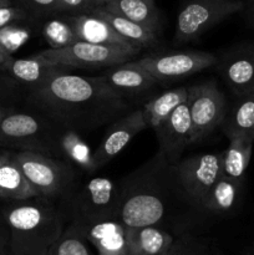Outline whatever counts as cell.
Instances as JSON below:
<instances>
[{
	"label": "cell",
	"mask_w": 254,
	"mask_h": 255,
	"mask_svg": "<svg viewBox=\"0 0 254 255\" xmlns=\"http://www.w3.org/2000/svg\"><path fill=\"white\" fill-rule=\"evenodd\" d=\"M27 107L64 129L89 133L132 111L101 76H81L57 66L41 82L24 89Z\"/></svg>",
	"instance_id": "cell-1"
},
{
	"label": "cell",
	"mask_w": 254,
	"mask_h": 255,
	"mask_svg": "<svg viewBox=\"0 0 254 255\" xmlns=\"http://www.w3.org/2000/svg\"><path fill=\"white\" fill-rule=\"evenodd\" d=\"M117 184L119 221L126 228L159 227L169 233L176 232V238L193 233L189 218L203 211L183 191L176 166L167 163L159 154H154Z\"/></svg>",
	"instance_id": "cell-2"
},
{
	"label": "cell",
	"mask_w": 254,
	"mask_h": 255,
	"mask_svg": "<svg viewBox=\"0 0 254 255\" xmlns=\"http://www.w3.org/2000/svg\"><path fill=\"white\" fill-rule=\"evenodd\" d=\"M9 228V255H46L67 226L57 202L34 197L1 209Z\"/></svg>",
	"instance_id": "cell-3"
},
{
	"label": "cell",
	"mask_w": 254,
	"mask_h": 255,
	"mask_svg": "<svg viewBox=\"0 0 254 255\" xmlns=\"http://www.w3.org/2000/svg\"><path fill=\"white\" fill-rule=\"evenodd\" d=\"M64 128L35 110H15L0 122V147L62 159Z\"/></svg>",
	"instance_id": "cell-4"
},
{
	"label": "cell",
	"mask_w": 254,
	"mask_h": 255,
	"mask_svg": "<svg viewBox=\"0 0 254 255\" xmlns=\"http://www.w3.org/2000/svg\"><path fill=\"white\" fill-rule=\"evenodd\" d=\"M119 201L117 182L106 177H95L87 181L80 179L74 191L57 203L64 212L67 224L81 227L119 221Z\"/></svg>",
	"instance_id": "cell-5"
},
{
	"label": "cell",
	"mask_w": 254,
	"mask_h": 255,
	"mask_svg": "<svg viewBox=\"0 0 254 255\" xmlns=\"http://www.w3.org/2000/svg\"><path fill=\"white\" fill-rule=\"evenodd\" d=\"M12 159L37 196L54 202L69 196L81 179L79 172L62 159L34 152H14Z\"/></svg>",
	"instance_id": "cell-6"
},
{
	"label": "cell",
	"mask_w": 254,
	"mask_h": 255,
	"mask_svg": "<svg viewBox=\"0 0 254 255\" xmlns=\"http://www.w3.org/2000/svg\"><path fill=\"white\" fill-rule=\"evenodd\" d=\"M138 52L139 49L136 47L105 46L76 41L62 49L42 50L36 55L46 64L66 70H105L107 67L127 62Z\"/></svg>",
	"instance_id": "cell-7"
},
{
	"label": "cell",
	"mask_w": 254,
	"mask_h": 255,
	"mask_svg": "<svg viewBox=\"0 0 254 255\" xmlns=\"http://www.w3.org/2000/svg\"><path fill=\"white\" fill-rule=\"evenodd\" d=\"M243 10L241 0H188L177 16L174 44L196 41L227 17Z\"/></svg>",
	"instance_id": "cell-8"
},
{
	"label": "cell",
	"mask_w": 254,
	"mask_h": 255,
	"mask_svg": "<svg viewBox=\"0 0 254 255\" xmlns=\"http://www.w3.org/2000/svg\"><path fill=\"white\" fill-rule=\"evenodd\" d=\"M187 105L192 125V144L203 141L221 127L228 112L226 96L213 80L188 86Z\"/></svg>",
	"instance_id": "cell-9"
},
{
	"label": "cell",
	"mask_w": 254,
	"mask_h": 255,
	"mask_svg": "<svg viewBox=\"0 0 254 255\" xmlns=\"http://www.w3.org/2000/svg\"><path fill=\"white\" fill-rule=\"evenodd\" d=\"M138 61L161 84L181 80L196 72L203 71L204 69L216 65L217 57L206 51L173 50L152 52Z\"/></svg>",
	"instance_id": "cell-10"
},
{
	"label": "cell",
	"mask_w": 254,
	"mask_h": 255,
	"mask_svg": "<svg viewBox=\"0 0 254 255\" xmlns=\"http://www.w3.org/2000/svg\"><path fill=\"white\" fill-rule=\"evenodd\" d=\"M221 157V153L193 154L176 164L182 188L198 208L202 209L203 198L222 177Z\"/></svg>",
	"instance_id": "cell-11"
},
{
	"label": "cell",
	"mask_w": 254,
	"mask_h": 255,
	"mask_svg": "<svg viewBox=\"0 0 254 255\" xmlns=\"http://www.w3.org/2000/svg\"><path fill=\"white\" fill-rule=\"evenodd\" d=\"M100 76L119 96L132 105L148 97L153 99L159 85L138 60L107 67Z\"/></svg>",
	"instance_id": "cell-12"
},
{
	"label": "cell",
	"mask_w": 254,
	"mask_h": 255,
	"mask_svg": "<svg viewBox=\"0 0 254 255\" xmlns=\"http://www.w3.org/2000/svg\"><path fill=\"white\" fill-rule=\"evenodd\" d=\"M217 69L236 97L254 92V41L229 47L217 59Z\"/></svg>",
	"instance_id": "cell-13"
},
{
	"label": "cell",
	"mask_w": 254,
	"mask_h": 255,
	"mask_svg": "<svg viewBox=\"0 0 254 255\" xmlns=\"http://www.w3.org/2000/svg\"><path fill=\"white\" fill-rule=\"evenodd\" d=\"M157 154L167 163L176 166L182 159L184 149L192 144V125L187 101L174 110L162 126L156 129Z\"/></svg>",
	"instance_id": "cell-14"
},
{
	"label": "cell",
	"mask_w": 254,
	"mask_h": 255,
	"mask_svg": "<svg viewBox=\"0 0 254 255\" xmlns=\"http://www.w3.org/2000/svg\"><path fill=\"white\" fill-rule=\"evenodd\" d=\"M146 128L147 124L142 109L132 110L121 119L112 122L100 146L94 151V164L96 171L106 166L137 133Z\"/></svg>",
	"instance_id": "cell-15"
},
{
	"label": "cell",
	"mask_w": 254,
	"mask_h": 255,
	"mask_svg": "<svg viewBox=\"0 0 254 255\" xmlns=\"http://www.w3.org/2000/svg\"><path fill=\"white\" fill-rule=\"evenodd\" d=\"M75 227L81 232L92 248H95L97 255H128L127 228L120 221H107Z\"/></svg>",
	"instance_id": "cell-16"
},
{
	"label": "cell",
	"mask_w": 254,
	"mask_h": 255,
	"mask_svg": "<svg viewBox=\"0 0 254 255\" xmlns=\"http://www.w3.org/2000/svg\"><path fill=\"white\" fill-rule=\"evenodd\" d=\"M64 17L67 24L71 26L77 41L105 45V46L134 47L124 37L120 36L105 20L95 15H64Z\"/></svg>",
	"instance_id": "cell-17"
},
{
	"label": "cell",
	"mask_w": 254,
	"mask_h": 255,
	"mask_svg": "<svg viewBox=\"0 0 254 255\" xmlns=\"http://www.w3.org/2000/svg\"><path fill=\"white\" fill-rule=\"evenodd\" d=\"M128 255H167L176 237L159 227L127 228Z\"/></svg>",
	"instance_id": "cell-18"
},
{
	"label": "cell",
	"mask_w": 254,
	"mask_h": 255,
	"mask_svg": "<svg viewBox=\"0 0 254 255\" xmlns=\"http://www.w3.org/2000/svg\"><path fill=\"white\" fill-rule=\"evenodd\" d=\"M91 14L105 20L120 36L124 37L127 42H129L132 46L137 47V49H148V47H154L158 45L157 34L142 25L125 19L120 15L112 14L102 7H97Z\"/></svg>",
	"instance_id": "cell-19"
},
{
	"label": "cell",
	"mask_w": 254,
	"mask_h": 255,
	"mask_svg": "<svg viewBox=\"0 0 254 255\" xmlns=\"http://www.w3.org/2000/svg\"><path fill=\"white\" fill-rule=\"evenodd\" d=\"M253 134H241L229 139L226 151L222 152V176L244 181L253 148Z\"/></svg>",
	"instance_id": "cell-20"
},
{
	"label": "cell",
	"mask_w": 254,
	"mask_h": 255,
	"mask_svg": "<svg viewBox=\"0 0 254 255\" xmlns=\"http://www.w3.org/2000/svg\"><path fill=\"white\" fill-rule=\"evenodd\" d=\"M244 181L222 176L202 201L206 213L227 214L233 211L241 199Z\"/></svg>",
	"instance_id": "cell-21"
},
{
	"label": "cell",
	"mask_w": 254,
	"mask_h": 255,
	"mask_svg": "<svg viewBox=\"0 0 254 255\" xmlns=\"http://www.w3.org/2000/svg\"><path fill=\"white\" fill-rule=\"evenodd\" d=\"M57 66L46 64L36 54L24 59H11L6 64L0 66V71L4 72L6 77L16 82L22 89L34 86L41 82L52 70Z\"/></svg>",
	"instance_id": "cell-22"
},
{
	"label": "cell",
	"mask_w": 254,
	"mask_h": 255,
	"mask_svg": "<svg viewBox=\"0 0 254 255\" xmlns=\"http://www.w3.org/2000/svg\"><path fill=\"white\" fill-rule=\"evenodd\" d=\"M187 97H188V86L176 87L162 92L158 96L156 95L142 107L147 127L156 131L167 121V119L173 114L177 107L187 101Z\"/></svg>",
	"instance_id": "cell-23"
},
{
	"label": "cell",
	"mask_w": 254,
	"mask_h": 255,
	"mask_svg": "<svg viewBox=\"0 0 254 255\" xmlns=\"http://www.w3.org/2000/svg\"><path fill=\"white\" fill-rule=\"evenodd\" d=\"M222 129L228 139L241 134L254 136V92L236 97L233 107L227 112Z\"/></svg>",
	"instance_id": "cell-24"
},
{
	"label": "cell",
	"mask_w": 254,
	"mask_h": 255,
	"mask_svg": "<svg viewBox=\"0 0 254 255\" xmlns=\"http://www.w3.org/2000/svg\"><path fill=\"white\" fill-rule=\"evenodd\" d=\"M102 9L142 25L154 34L159 30V15L154 4L143 0H114Z\"/></svg>",
	"instance_id": "cell-25"
},
{
	"label": "cell",
	"mask_w": 254,
	"mask_h": 255,
	"mask_svg": "<svg viewBox=\"0 0 254 255\" xmlns=\"http://www.w3.org/2000/svg\"><path fill=\"white\" fill-rule=\"evenodd\" d=\"M37 197L16 162L11 159L0 167V199L20 202Z\"/></svg>",
	"instance_id": "cell-26"
},
{
	"label": "cell",
	"mask_w": 254,
	"mask_h": 255,
	"mask_svg": "<svg viewBox=\"0 0 254 255\" xmlns=\"http://www.w3.org/2000/svg\"><path fill=\"white\" fill-rule=\"evenodd\" d=\"M61 153L62 161L74 167L79 173L92 174L97 172L94 164V152L76 132L69 129L62 131Z\"/></svg>",
	"instance_id": "cell-27"
},
{
	"label": "cell",
	"mask_w": 254,
	"mask_h": 255,
	"mask_svg": "<svg viewBox=\"0 0 254 255\" xmlns=\"http://www.w3.org/2000/svg\"><path fill=\"white\" fill-rule=\"evenodd\" d=\"M46 255H97L94 254L91 244L85 239L81 232L74 226L67 224L65 231L56 242L50 247Z\"/></svg>",
	"instance_id": "cell-28"
},
{
	"label": "cell",
	"mask_w": 254,
	"mask_h": 255,
	"mask_svg": "<svg viewBox=\"0 0 254 255\" xmlns=\"http://www.w3.org/2000/svg\"><path fill=\"white\" fill-rule=\"evenodd\" d=\"M167 255H219V251L203 237L188 233L174 239L173 246Z\"/></svg>",
	"instance_id": "cell-29"
},
{
	"label": "cell",
	"mask_w": 254,
	"mask_h": 255,
	"mask_svg": "<svg viewBox=\"0 0 254 255\" xmlns=\"http://www.w3.org/2000/svg\"><path fill=\"white\" fill-rule=\"evenodd\" d=\"M45 40L49 44V49H62L77 41L71 26L67 24L65 17L49 20L42 29Z\"/></svg>",
	"instance_id": "cell-30"
},
{
	"label": "cell",
	"mask_w": 254,
	"mask_h": 255,
	"mask_svg": "<svg viewBox=\"0 0 254 255\" xmlns=\"http://www.w3.org/2000/svg\"><path fill=\"white\" fill-rule=\"evenodd\" d=\"M21 86L6 77L4 82L0 84V122L17 110V102L20 100L19 89Z\"/></svg>",
	"instance_id": "cell-31"
},
{
	"label": "cell",
	"mask_w": 254,
	"mask_h": 255,
	"mask_svg": "<svg viewBox=\"0 0 254 255\" xmlns=\"http://www.w3.org/2000/svg\"><path fill=\"white\" fill-rule=\"evenodd\" d=\"M29 39V31L16 25H9L0 29V46L9 55L16 51L26 40Z\"/></svg>",
	"instance_id": "cell-32"
},
{
	"label": "cell",
	"mask_w": 254,
	"mask_h": 255,
	"mask_svg": "<svg viewBox=\"0 0 254 255\" xmlns=\"http://www.w3.org/2000/svg\"><path fill=\"white\" fill-rule=\"evenodd\" d=\"M29 15L35 16H52L61 14L59 0H17Z\"/></svg>",
	"instance_id": "cell-33"
},
{
	"label": "cell",
	"mask_w": 254,
	"mask_h": 255,
	"mask_svg": "<svg viewBox=\"0 0 254 255\" xmlns=\"http://www.w3.org/2000/svg\"><path fill=\"white\" fill-rule=\"evenodd\" d=\"M61 15L91 14L96 5L92 0H59Z\"/></svg>",
	"instance_id": "cell-34"
},
{
	"label": "cell",
	"mask_w": 254,
	"mask_h": 255,
	"mask_svg": "<svg viewBox=\"0 0 254 255\" xmlns=\"http://www.w3.org/2000/svg\"><path fill=\"white\" fill-rule=\"evenodd\" d=\"M29 17V12L21 6H6L0 7V29L9 25H14L15 22L22 21Z\"/></svg>",
	"instance_id": "cell-35"
},
{
	"label": "cell",
	"mask_w": 254,
	"mask_h": 255,
	"mask_svg": "<svg viewBox=\"0 0 254 255\" xmlns=\"http://www.w3.org/2000/svg\"><path fill=\"white\" fill-rule=\"evenodd\" d=\"M9 228L0 211V255H9Z\"/></svg>",
	"instance_id": "cell-36"
},
{
	"label": "cell",
	"mask_w": 254,
	"mask_h": 255,
	"mask_svg": "<svg viewBox=\"0 0 254 255\" xmlns=\"http://www.w3.org/2000/svg\"><path fill=\"white\" fill-rule=\"evenodd\" d=\"M244 10L249 25L254 27V0H247V4H244Z\"/></svg>",
	"instance_id": "cell-37"
},
{
	"label": "cell",
	"mask_w": 254,
	"mask_h": 255,
	"mask_svg": "<svg viewBox=\"0 0 254 255\" xmlns=\"http://www.w3.org/2000/svg\"><path fill=\"white\" fill-rule=\"evenodd\" d=\"M12 154H14V151H10V149H5L2 147H0V167L11 161Z\"/></svg>",
	"instance_id": "cell-38"
},
{
	"label": "cell",
	"mask_w": 254,
	"mask_h": 255,
	"mask_svg": "<svg viewBox=\"0 0 254 255\" xmlns=\"http://www.w3.org/2000/svg\"><path fill=\"white\" fill-rule=\"evenodd\" d=\"M11 57H12L11 55L7 54V52L5 51V50L2 49L1 46H0V66H1V65H4V64H6V62L9 61Z\"/></svg>",
	"instance_id": "cell-39"
},
{
	"label": "cell",
	"mask_w": 254,
	"mask_h": 255,
	"mask_svg": "<svg viewBox=\"0 0 254 255\" xmlns=\"http://www.w3.org/2000/svg\"><path fill=\"white\" fill-rule=\"evenodd\" d=\"M94 1V4L96 5V9L97 7H105L107 6L109 4H111L114 0H92Z\"/></svg>",
	"instance_id": "cell-40"
},
{
	"label": "cell",
	"mask_w": 254,
	"mask_h": 255,
	"mask_svg": "<svg viewBox=\"0 0 254 255\" xmlns=\"http://www.w3.org/2000/svg\"><path fill=\"white\" fill-rule=\"evenodd\" d=\"M11 5H12L11 0H0V7L11 6Z\"/></svg>",
	"instance_id": "cell-41"
},
{
	"label": "cell",
	"mask_w": 254,
	"mask_h": 255,
	"mask_svg": "<svg viewBox=\"0 0 254 255\" xmlns=\"http://www.w3.org/2000/svg\"><path fill=\"white\" fill-rule=\"evenodd\" d=\"M246 255H254V248L248 249V251H247V254Z\"/></svg>",
	"instance_id": "cell-42"
},
{
	"label": "cell",
	"mask_w": 254,
	"mask_h": 255,
	"mask_svg": "<svg viewBox=\"0 0 254 255\" xmlns=\"http://www.w3.org/2000/svg\"><path fill=\"white\" fill-rule=\"evenodd\" d=\"M143 1L149 2V4H154V0H143Z\"/></svg>",
	"instance_id": "cell-43"
}]
</instances>
